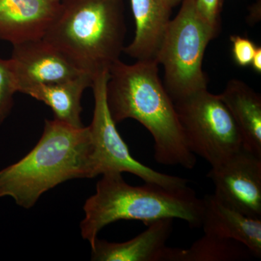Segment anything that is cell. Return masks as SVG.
Listing matches in <instances>:
<instances>
[{"mask_svg":"<svg viewBox=\"0 0 261 261\" xmlns=\"http://www.w3.org/2000/svg\"><path fill=\"white\" fill-rule=\"evenodd\" d=\"M58 5L51 0H0V39L14 45L43 39Z\"/></svg>","mask_w":261,"mask_h":261,"instance_id":"obj_11","label":"cell"},{"mask_svg":"<svg viewBox=\"0 0 261 261\" xmlns=\"http://www.w3.org/2000/svg\"><path fill=\"white\" fill-rule=\"evenodd\" d=\"M130 5L135 36L123 51L137 61H157L172 8L167 0H130Z\"/></svg>","mask_w":261,"mask_h":261,"instance_id":"obj_12","label":"cell"},{"mask_svg":"<svg viewBox=\"0 0 261 261\" xmlns=\"http://www.w3.org/2000/svg\"><path fill=\"white\" fill-rule=\"evenodd\" d=\"M174 106L189 148L211 167L244 148L240 130L220 94L203 89Z\"/></svg>","mask_w":261,"mask_h":261,"instance_id":"obj_6","label":"cell"},{"mask_svg":"<svg viewBox=\"0 0 261 261\" xmlns=\"http://www.w3.org/2000/svg\"><path fill=\"white\" fill-rule=\"evenodd\" d=\"M92 82L90 75L83 73L59 83L32 86L22 93L47 105L53 111L55 119L82 128L84 126L81 121V99L84 90L92 87Z\"/></svg>","mask_w":261,"mask_h":261,"instance_id":"obj_15","label":"cell"},{"mask_svg":"<svg viewBox=\"0 0 261 261\" xmlns=\"http://www.w3.org/2000/svg\"><path fill=\"white\" fill-rule=\"evenodd\" d=\"M51 1L53 2V3H56V4H58L61 0H51Z\"/></svg>","mask_w":261,"mask_h":261,"instance_id":"obj_22","label":"cell"},{"mask_svg":"<svg viewBox=\"0 0 261 261\" xmlns=\"http://www.w3.org/2000/svg\"><path fill=\"white\" fill-rule=\"evenodd\" d=\"M168 4L171 7V8H175L176 5L180 4L183 0H167Z\"/></svg>","mask_w":261,"mask_h":261,"instance_id":"obj_21","label":"cell"},{"mask_svg":"<svg viewBox=\"0 0 261 261\" xmlns=\"http://www.w3.org/2000/svg\"><path fill=\"white\" fill-rule=\"evenodd\" d=\"M89 127L46 120L37 145L25 157L0 170V198L29 209L48 190L73 178H92Z\"/></svg>","mask_w":261,"mask_h":261,"instance_id":"obj_2","label":"cell"},{"mask_svg":"<svg viewBox=\"0 0 261 261\" xmlns=\"http://www.w3.org/2000/svg\"><path fill=\"white\" fill-rule=\"evenodd\" d=\"M196 8L202 20L218 34L220 25V0H196Z\"/></svg>","mask_w":261,"mask_h":261,"instance_id":"obj_19","label":"cell"},{"mask_svg":"<svg viewBox=\"0 0 261 261\" xmlns=\"http://www.w3.org/2000/svg\"><path fill=\"white\" fill-rule=\"evenodd\" d=\"M181 3L177 15L170 21L157 59L173 102L207 89L202 61L207 44L217 36L199 15L196 0Z\"/></svg>","mask_w":261,"mask_h":261,"instance_id":"obj_5","label":"cell"},{"mask_svg":"<svg viewBox=\"0 0 261 261\" xmlns=\"http://www.w3.org/2000/svg\"><path fill=\"white\" fill-rule=\"evenodd\" d=\"M173 219H162L147 225L145 231L123 243L94 240L93 261H171L173 247L166 246L173 231Z\"/></svg>","mask_w":261,"mask_h":261,"instance_id":"obj_10","label":"cell"},{"mask_svg":"<svg viewBox=\"0 0 261 261\" xmlns=\"http://www.w3.org/2000/svg\"><path fill=\"white\" fill-rule=\"evenodd\" d=\"M238 126L244 148L261 158V97L242 81L228 82L220 94Z\"/></svg>","mask_w":261,"mask_h":261,"instance_id":"obj_14","label":"cell"},{"mask_svg":"<svg viewBox=\"0 0 261 261\" xmlns=\"http://www.w3.org/2000/svg\"><path fill=\"white\" fill-rule=\"evenodd\" d=\"M159 65L154 61L132 65L115 62L106 88L108 108L115 123L132 118L149 130L158 163L192 169L197 159L187 145L174 102L159 77Z\"/></svg>","mask_w":261,"mask_h":261,"instance_id":"obj_1","label":"cell"},{"mask_svg":"<svg viewBox=\"0 0 261 261\" xmlns=\"http://www.w3.org/2000/svg\"><path fill=\"white\" fill-rule=\"evenodd\" d=\"M252 68L257 73H261V47H257L253 58H252L251 64Z\"/></svg>","mask_w":261,"mask_h":261,"instance_id":"obj_20","label":"cell"},{"mask_svg":"<svg viewBox=\"0 0 261 261\" xmlns=\"http://www.w3.org/2000/svg\"><path fill=\"white\" fill-rule=\"evenodd\" d=\"M8 59L18 92L39 84L59 83L83 73L44 39L13 45Z\"/></svg>","mask_w":261,"mask_h":261,"instance_id":"obj_9","label":"cell"},{"mask_svg":"<svg viewBox=\"0 0 261 261\" xmlns=\"http://www.w3.org/2000/svg\"><path fill=\"white\" fill-rule=\"evenodd\" d=\"M18 92L9 61L0 58V125L3 124L13 107V97Z\"/></svg>","mask_w":261,"mask_h":261,"instance_id":"obj_17","label":"cell"},{"mask_svg":"<svg viewBox=\"0 0 261 261\" xmlns=\"http://www.w3.org/2000/svg\"><path fill=\"white\" fill-rule=\"evenodd\" d=\"M109 70L94 75L91 88L93 90V118L89 126L92 152V178L110 173H129L145 183L154 184L168 189L188 186V180L179 176L160 173L134 159L128 146L120 135L113 121L107 101V82Z\"/></svg>","mask_w":261,"mask_h":261,"instance_id":"obj_7","label":"cell"},{"mask_svg":"<svg viewBox=\"0 0 261 261\" xmlns=\"http://www.w3.org/2000/svg\"><path fill=\"white\" fill-rule=\"evenodd\" d=\"M201 226L207 234L231 239L261 257V218L250 217L225 205L214 195H206Z\"/></svg>","mask_w":261,"mask_h":261,"instance_id":"obj_13","label":"cell"},{"mask_svg":"<svg viewBox=\"0 0 261 261\" xmlns=\"http://www.w3.org/2000/svg\"><path fill=\"white\" fill-rule=\"evenodd\" d=\"M232 43V55L235 63L241 67L249 66L256 51L255 43L247 37L233 35L230 38Z\"/></svg>","mask_w":261,"mask_h":261,"instance_id":"obj_18","label":"cell"},{"mask_svg":"<svg viewBox=\"0 0 261 261\" xmlns=\"http://www.w3.org/2000/svg\"><path fill=\"white\" fill-rule=\"evenodd\" d=\"M126 32L123 0H61L43 39L94 78L120 60Z\"/></svg>","mask_w":261,"mask_h":261,"instance_id":"obj_4","label":"cell"},{"mask_svg":"<svg viewBox=\"0 0 261 261\" xmlns=\"http://www.w3.org/2000/svg\"><path fill=\"white\" fill-rule=\"evenodd\" d=\"M254 257L253 252L240 242L205 233L190 248L175 247L173 261L249 260Z\"/></svg>","mask_w":261,"mask_h":261,"instance_id":"obj_16","label":"cell"},{"mask_svg":"<svg viewBox=\"0 0 261 261\" xmlns=\"http://www.w3.org/2000/svg\"><path fill=\"white\" fill-rule=\"evenodd\" d=\"M207 176L218 200L246 216L261 218L260 157L243 148L211 167Z\"/></svg>","mask_w":261,"mask_h":261,"instance_id":"obj_8","label":"cell"},{"mask_svg":"<svg viewBox=\"0 0 261 261\" xmlns=\"http://www.w3.org/2000/svg\"><path fill=\"white\" fill-rule=\"evenodd\" d=\"M84 211L81 233L92 246L105 226L121 220L140 221L147 226L159 219H178L200 227L203 200L189 186L168 189L145 183L134 187L122 173H110L97 182L95 194L86 201Z\"/></svg>","mask_w":261,"mask_h":261,"instance_id":"obj_3","label":"cell"}]
</instances>
